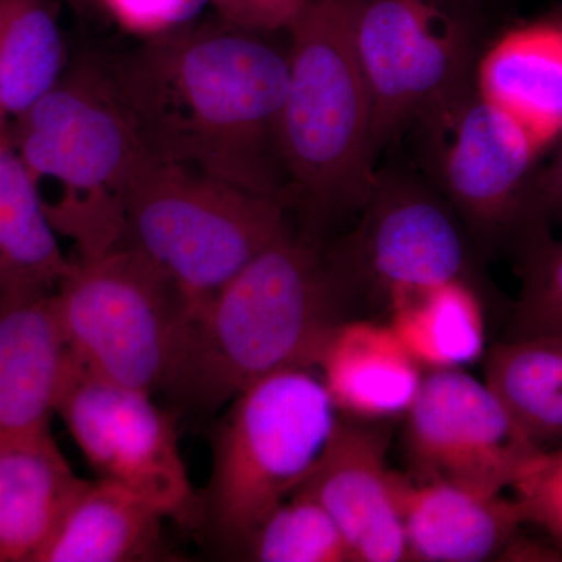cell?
Masks as SVG:
<instances>
[{
  "label": "cell",
  "mask_w": 562,
  "mask_h": 562,
  "mask_svg": "<svg viewBox=\"0 0 562 562\" xmlns=\"http://www.w3.org/2000/svg\"><path fill=\"white\" fill-rule=\"evenodd\" d=\"M217 18L150 36L109 70L154 160L286 202L281 150L288 50Z\"/></svg>",
  "instance_id": "cell-1"
},
{
  "label": "cell",
  "mask_w": 562,
  "mask_h": 562,
  "mask_svg": "<svg viewBox=\"0 0 562 562\" xmlns=\"http://www.w3.org/2000/svg\"><path fill=\"white\" fill-rule=\"evenodd\" d=\"M358 306L317 236L290 225L187 313L162 394L181 413L205 420L262 376L317 369L331 336Z\"/></svg>",
  "instance_id": "cell-2"
},
{
  "label": "cell",
  "mask_w": 562,
  "mask_h": 562,
  "mask_svg": "<svg viewBox=\"0 0 562 562\" xmlns=\"http://www.w3.org/2000/svg\"><path fill=\"white\" fill-rule=\"evenodd\" d=\"M360 0H306L288 29L281 150L306 232L360 213L375 180L372 99L357 43Z\"/></svg>",
  "instance_id": "cell-3"
},
{
  "label": "cell",
  "mask_w": 562,
  "mask_h": 562,
  "mask_svg": "<svg viewBox=\"0 0 562 562\" xmlns=\"http://www.w3.org/2000/svg\"><path fill=\"white\" fill-rule=\"evenodd\" d=\"M11 144L76 261L120 246L136 172L150 157L103 63L83 61L10 124Z\"/></svg>",
  "instance_id": "cell-4"
},
{
  "label": "cell",
  "mask_w": 562,
  "mask_h": 562,
  "mask_svg": "<svg viewBox=\"0 0 562 562\" xmlns=\"http://www.w3.org/2000/svg\"><path fill=\"white\" fill-rule=\"evenodd\" d=\"M338 412L319 376L290 368L239 392L214 427L201 528L224 557L241 560L262 520L321 460Z\"/></svg>",
  "instance_id": "cell-5"
},
{
  "label": "cell",
  "mask_w": 562,
  "mask_h": 562,
  "mask_svg": "<svg viewBox=\"0 0 562 562\" xmlns=\"http://www.w3.org/2000/svg\"><path fill=\"white\" fill-rule=\"evenodd\" d=\"M280 199L154 160L136 172L122 246L138 251L199 308L290 227Z\"/></svg>",
  "instance_id": "cell-6"
},
{
  "label": "cell",
  "mask_w": 562,
  "mask_h": 562,
  "mask_svg": "<svg viewBox=\"0 0 562 562\" xmlns=\"http://www.w3.org/2000/svg\"><path fill=\"white\" fill-rule=\"evenodd\" d=\"M52 297L77 364L132 390H165L187 305L143 255L120 244L94 260H74Z\"/></svg>",
  "instance_id": "cell-7"
},
{
  "label": "cell",
  "mask_w": 562,
  "mask_h": 562,
  "mask_svg": "<svg viewBox=\"0 0 562 562\" xmlns=\"http://www.w3.org/2000/svg\"><path fill=\"white\" fill-rule=\"evenodd\" d=\"M492 13L487 0L358 2L357 43L379 157L428 110L471 87Z\"/></svg>",
  "instance_id": "cell-8"
},
{
  "label": "cell",
  "mask_w": 562,
  "mask_h": 562,
  "mask_svg": "<svg viewBox=\"0 0 562 562\" xmlns=\"http://www.w3.org/2000/svg\"><path fill=\"white\" fill-rule=\"evenodd\" d=\"M425 177L457 211L476 250L519 251L546 231L532 216L530 184L543 149L471 87L417 120Z\"/></svg>",
  "instance_id": "cell-9"
},
{
  "label": "cell",
  "mask_w": 562,
  "mask_h": 562,
  "mask_svg": "<svg viewBox=\"0 0 562 562\" xmlns=\"http://www.w3.org/2000/svg\"><path fill=\"white\" fill-rule=\"evenodd\" d=\"M357 216L353 231L327 255L358 305L390 314L414 292L446 281L479 288V250L457 211L422 173L379 169Z\"/></svg>",
  "instance_id": "cell-10"
},
{
  "label": "cell",
  "mask_w": 562,
  "mask_h": 562,
  "mask_svg": "<svg viewBox=\"0 0 562 562\" xmlns=\"http://www.w3.org/2000/svg\"><path fill=\"white\" fill-rule=\"evenodd\" d=\"M57 414L98 479L135 492L180 527L201 528V494L176 425L149 392L101 379L72 358Z\"/></svg>",
  "instance_id": "cell-11"
},
{
  "label": "cell",
  "mask_w": 562,
  "mask_h": 562,
  "mask_svg": "<svg viewBox=\"0 0 562 562\" xmlns=\"http://www.w3.org/2000/svg\"><path fill=\"white\" fill-rule=\"evenodd\" d=\"M403 419L409 475L420 480L502 494L543 453L486 382L462 369L425 372Z\"/></svg>",
  "instance_id": "cell-12"
},
{
  "label": "cell",
  "mask_w": 562,
  "mask_h": 562,
  "mask_svg": "<svg viewBox=\"0 0 562 562\" xmlns=\"http://www.w3.org/2000/svg\"><path fill=\"white\" fill-rule=\"evenodd\" d=\"M390 422L338 416L321 460L297 491L338 525L353 562L408 561L387 468Z\"/></svg>",
  "instance_id": "cell-13"
},
{
  "label": "cell",
  "mask_w": 562,
  "mask_h": 562,
  "mask_svg": "<svg viewBox=\"0 0 562 562\" xmlns=\"http://www.w3.org/2000/svg\"><path fill=\"white\" fill-rule=\"evenodd\" d=\"M70 360L52 292L0 295V439L50 431Z\"/></svg>",
  "instance_id": "cell-14"
},
{
  "label": "cell",
  "mask_w": 562,
  "mask_h": 562,
  "mask_svg": "<svg viewBox=\"0 0 562 562\" xmlns=\"http://www.w3.org/2000/svg\"><path fill=\"white\" fill-rule=\"evenodd\" d=\"M408 561H498L524 525L516 498L392 471Z\"/></svg>",
  "instance_id": "cell-15"
},
{
  "label": "cell",
  "mask_w": 562,
  "mask_h": 562,
  "mask_svg": "<svg viewBox=\"0 0 562 562\" xmlns=\"http://www.w3.org/2000/svg\"><path fill=\"white\" fill-rule=\"evenodd\" d=\"M473 88L543 150L562 135V20L513 25L491 36Z\"/></svg>",
  "instance_id": "cell-16"
},
{
  "label": "cell",
  "mask_w": 562,
  "mask_h": 562,
  "mask_svg": "<svg viewBox=\"0 0 562 562\" xmlns=\"http://www.w3.org/2000/svg\"><path fill=\"white\" fill-rule=\"evenodd\" d=\"M317 369L336 412L371 422L405 417L424 379L390 324L361 319L344 322Z\"/></svg>",
  "instance_id": "cell-17"
},
{
  "label": "cell",
  "mask_w": 562,
  "mask_h": 562,
  "mask_svg": "<svg viewBox=\"0 0 562 562\" xmlns=\"http://www.w3.org/2000/svg\"><path fill=\"white\" fill-rule=\"evenodd\" d=\"M168 519L146 498L113 482L83 480L36 562H149L169 557Z\"/></svg>",
  "instance_id": "cell-18"
},
{
  "label": "cell",
  "mask_w": 562,
  "mask_h": 562,
  "mask_svg": "<svg viewBox=\"0 0 562 562\" xmlns=\"http://www.w3.org/2000/svg\"><path fill=\"white\" fill-rule=\"evenodd\" d=\"M83 482L52 432L0 439V562H36Z\"/></svg>",
  "instance_id": "cell-19"
},
{
  "label": "cell",
  "mask_w": 562,
  "mask_h": 562,
  "mask_svg": "<svg viewBox=\"0 0 562 562\" xmlns=\"http://www.w3.org/2000/svg\"><path fill=\"white\" fill-rule=\"evenodd\" d=\"M72 268L38 184L7 135L0 139V295L54 292Z\"/></svg>",
  "instance_id": "cell-20"
},
{
  "label": "cell",
  "mask_w": 562,
  "mask_h": 562,
  "mask_svg": "<svg viewBox=\"0 0 562 562\" xmlns=\"http://www.w3.org/2000/svg\"><path fill=\"white\" fill-rule=\"evenodd\" d=\"M390 316L392 330L422 369H462L483 357L482 297L468 281H446L414 292Z\"/></svg>",
  "instance_id": "cell-21"
},
{
  "label": "cell",
  "mask_w": 562,
  "mask_h": 562,
  "mask_svg": "<svg viewBox=\"0 0 562 562\" xmlns=\"http://www.w3.org/2000/svg\"><path fill=\"white\" fill-rule=\"evenodd\" d=\"M484 382L542 452L562 442V338L502 341L487 351Z\"/></svg>",
  "instance_id": "cell-22"
},
{
  "label": "cell",
  "mask_w": 562,
  "mask_h": 562,
  "mask_svg": "<svg viewBox=\"0 0 562 562\" xmlns=\"http://www.w3.org/2000/svg\"><path fill=\"white\" fill-rule=\"evenodd\" d=\"M57 0H0V109L10 121L66 72Z\"/></svg>",
  "instance_id": "cell-23"
},
{
  "label": "cell",
  "mask_w": 562,
  "mask_h": 562,
  "mask_svg": "<svg viewBox=\"0 0 562 562\" xmlns=\"http://www.w3.org/2000/svg\"><path fill=\"white\" fill-rule=\"evenodd\" d=\"M241 560L353 562L349 546L330 514L303 491H295L262 520Z\"/></svg>",
  "instance_id": "cell-24"
},
{
  "label": "cell",
  "mask_w": 562,
  "mask_h": 562,
  "mask_svg": "<svg viewBox=\"0 0 562 562\" xmlns=\"http://www.w3.org/2000/svg\"><path fill=\"white\" fill-rule=\"evenodd\" d=\"M517 255L522 284L503 341L562 338V241L547 228L528 239Z\"/></svg>",
  "instance_id": "cell-25"
},
{
  "label": "cell",
  "mask_w": 562,
  "mask_h": 562,
  "mask_svg": "<svg viewBox=\"0 0 562 562\" xmlns=\"http://www.w3.org/2000/svg\"><path fill=\"white\" fill-rule=\"evenodd\" d=\"M125 31L150 36L191 24L211 0H101Z\"/></svg>",
  "instance_id": "cell-26"
},
{
  "label": "cell",
  "mask_w": 562,
  "mask_h": 562,
  "mask_svg": "<svg viewBox=\"0 0 562 562\" xmlns=\"http://www.w3.org/2000/svg\"><path fill=\"white\" fill-rule=\"evenodd\" d=\"M306 0H211L217 18L249 31L288 32Z\"/></svg>",
  "instance_id": "cell-27"
},
{
  "label": "cell",
  "mask_w": 562,
  "mask_h": 562,
  "mask_svg": "<svg viewBox=\"0 0 562 562\" xmlns=\"http://www.w3.org/2000/svg\"><path fill=\"white\" fill-rule=\"evenodd\" d=\"M552 160L532 173L530 206L532 216L543 225L562 221V135Z\"/></svg>",
  "instance_id": "cell-28"
},
{
  "label": "cell",
  "mask_w": 562,
  "mask_h": 562,
  "mask_svg": "<svg viewBox=\"0 0 562 562\" xmlns=\"http://www.w3.org/2000/svg\"><path fill=\"white\" fill-rule=\"evenodd\" d=\"M524 524L541 528L562 550V487L561 490L516 495Z\"/></svg>",
  "instance_id": "cell-29"
},
{
  "label": "cell",
  "mask_w": 562,
  "mask_h": 562,
  "mask_svg": "<svg viewBox=\"0 0 562 562\" xmlns=\"http://www.w3.org/2000/svg\"><path fill=\"white\" fill-rule=\"evenodd\" d=\"M498 561L509 562H562V550L549 538H531L517 531L506 543Z\"/></svg>",
  "instance_id": "cell-30"
},
{
  "label": "cell",
  "mask_w": 562,
  "mask_h": 562,
  "mask_svg": "<svg viewBox=\"0 0 562 562\" xmlns=\"http://www.w3.org/2000/svg\"><path fill=\"white\" fill-rule=\"evenodd\" d=\"M10 131V120L7 114L0 109V139L5 138Z\"/></svg>",
  "instance_id": "cell-31"
},
{
  "label": "cell",
  "mask_w": 562,
  "mask_h": 562,
  "mask_svg": "<svg viewBox=\"0 0 562 562\" xmlns=\"http://www.w3.org/2000/svg\"><path fill=\"white\" fill-rule=\"evenodd\" d=\"M491 3L492 9H498V7L503 5L506 2H513V0H487Z\"/></svg>",
  "instance_id": "cell-32"
},
{
  "label": "cell",
  "mask_w": 562,
  "mask_h": 562,
  "mask_svg": "<svg viewBox=\"0 0 562 562\" xmlns=\"http://www.w3.org/2000/svg\"><path fill=\"white\" fill-rule=\"evenodd\" d=\"M69 2L72 3V5L79 7V9H81V7H83L85 3L90 2V0H69Z\"/></svg>",
  "instance_id": "cell-33"
},
{
  "label": "cell",
  "mask_w": 562,
  "mask_h": 562,
  "mask_svg": "<svg viewBox=\"0 0 562 562\" xmlns=\"http://www.w3.org/2000/svg\"><path fill=\"white\" fill-rule=\"evenodd\" d=\"M561 20H562V16H561Z\"/></svg>",
  "instance_id": "cell-34"
}]
</instances>
